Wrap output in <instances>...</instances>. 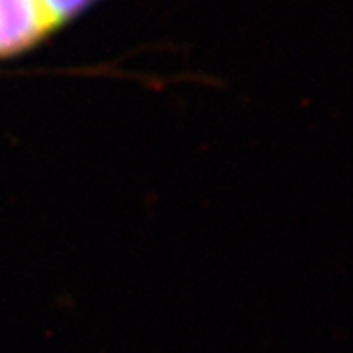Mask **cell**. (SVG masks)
I'll return each instance as SVG.
<instances>
[{"label": "cell", "mask_w": 353, "mask_h": 353, "mask_svg": "<svg viewBox=\"0 0 353 353\" xmlns=\"http://www.w3.org/2000/svg\"><path fill=\"white\" fill-rule=\"evenodd\" d=\"M56 29L43 0H0V58L33 49Z\"/></svg>", "instance_id": "obj_1"}, {"label": "cell", "mask_w": 353, "mask_h": 353, "mask_svg": "<svg viewBox=\"0 0 353 353\" xmlns=\"http://www.w3.org/2000/svg\"><path fill=\"white\" fill-rule=\"evenodd\" d=\"M98 2V0H43V4L51 13L56 28H61L63 23L78 19L79 14Z\"/></svg>", "instance_id": "obj_2"}]
</instances>
